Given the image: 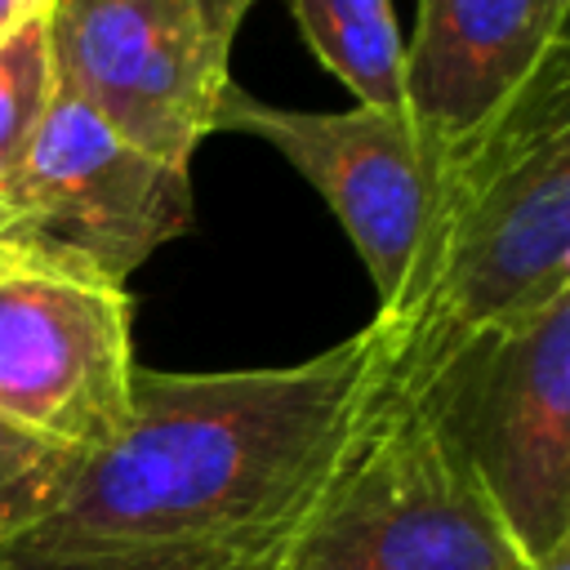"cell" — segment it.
Masks as SVG:
<instances>
[{
	"label": "cell",
	"mask_w": 570,
	"mask_h": 570,
	"mask_svg": "<svg viewBox=\"0 0 570 570\" xmlns=\"http://www.w3.org/2000/svg\"><path fill=\"white\" fill-rule=\"evenodd\" d=\"M49 13V0H0V45Z\"/></svg>",
	"instance_id": "obj_14"
},
{
	"label": "cell",
	"mask_w": 570,
	"mask_h": 570,
	"mask_svg": "<svg viewBox=\"0 0 570 570\" xmlns=\"http://www.w3.org/2000/svg\"><path fill=\"white\" fill-rule=\"evenodd\" d=\"M76 459L80 454H67L0 423V543L45 517Z\"/></svg>",
	"instance_id": "obj_12"
},
{
	"label": "cell",
	"mask_w": 570,
	"mask_h": 570,
	"mask_svg": "<svg viewBox=\"0 0 570 570\" xmlns=\"http://www.w3.org/2000/svg\"><path fill=\"white\" fill-rule=\"evenodd\" d=\"M218 129L263 138L307 178L374 281V321L401 325L432 272L454 151L419 129L405 107L387 111L356 102L347 111H303L249 98L236 85L218 98L214 134Z\"/></svg>",
	"instance_id": "obj_5"
},
{
	"label": "cell",
	"mask_w": 570,
	"mask_h": 570,
	"mask_svg": "<svg viewBox=\"0 0 570 570\" xmlns=\"http://www.w3.org/2000/svg\"><path fill=\"white\" fill-rule=\"evenodd\" d=\"M570 0H419L405 111L441 147L481 138L566 45Z\"/></svg>",
	"instance_id": "obj_9"
},
{
	"label": "cell",
	"mask_w": 570,
	"mask_h": 570,
	"mask_svg": "<svg viewBox=\"0 0 570 570\" xmlns=\"http://www.w3.org/2000/svg\"><path fill=\"white\" fill-rule=\"evenodd\" d=\"M196 4H200V18H205L214 45H218L223 53H232V40H236L245 13H249L258 0H196Z\"/></svg>",
	"instance_id": "obj_13"
},
{
	"label": "cell",
	"mask_w": 570,
	"mask_h": 570,
	"mask_svg": "<svg viewBox=\"0 0 570 570\" xmlns=\"http://www.w3.org/2000/svg\"><path fill=\"white\" fill-rule=\"evenodd\" d=\"M9 236L125 285L165 240L191 227V169L111 134L71 94L49 89L45 116L0 191Z\"/></svg>",
	"instance_id": "obj_7"
},
{
	"label": "cell",
	"mask_w": 570,
	"mask_h": 570,
	"mask_svg": "<svg viewBox=\"0 0 570 570\" xmlns=\"http://www.w3.org/2000/svg\"><path fill=\"white\" fill-rule=\"evenodd\" d=\"M258 570H525V557L383 352L325 481Z\"/></svg>",
	"instance_id": "obj_3"
},
{
	"label": "cell",
	"mask_w": 570,
	"mask_h": 570,
	"mask_svg": "<svg viewBox=\"0 0 570 570\" xmlns=\"http://www.w3.org/2000/svg\"><path fill=\"white\" fill-rule=\"evenodd\" d=\"M387 374L419 401L525 561L570 543V294L468 334L414 374Z\"/></svg>",
	"instance_id": "obj_4"
},
{
	"label": "cell",
	"mask_w": 570,
	"mask_h": 570,
	"mask_svg": "<svg viewBox=\"0 0 570 570\" xmlns=\"http://www.w3.org/2000/svg\"><path fill=\"white\" fill-rule=\"evenodd\" d=\"M45 45L53 89L129 147L191 169L232 85L196 0H49Z\"/></svg>",
	"instance_id": "obj_8"
},
{
	"label": "cell",
	"mask_w": 570,
	"mask_h": 570,
	"mask_svg": "<svg viewBox=\"0 0 570 570\" xmlns=\"http://www.w3.org/2000/svg\"><path fill=\"white\" fill-rule=\"evenodd\" d=\"M570 294V53L463 151L428 285L387 334V370L414 374L468 334Z\"/></svg>",
	"instance_id": "obj_2"
},
{
	"label": "cell",
	"mask_w": 570,
	"mask_h": 570,
	"mask_svg": "<svg viewBox=\"0 0 570 570\" xmlns=\"http://www.w3.org/2000/svg\"><path fill=\"white\" fill-rule=\"evenodd\" d=\"M289 13L361 107H405V40L392 0H289Z\"/></svg>",
	"instance_id": "obj_10"
},
{
	"label": "cell",
	"mask_w": 570,
	"mask_h": 570,
	"mask_svg": "<svg viewBox=\"0 0 570 570\" xmlns=\"http://www.w3.org/2000/svg\"><path fill=\"white\" fill-rule=\"evenodd\" d=\"M134 298L85 263L0 232V423L89 454L129 414Z\"/></svg>",
	"instance_id": "obj_6"
},
{
	"label": "cell",
	"mask_w": 570,
	"mask_h": 570,
	"mask_svg": "<svg viewBox=\"0 0 570 570\" xmlns=\"http://www.w3.org/2000/svg\"><path fill=\"white\" fill-rule=\"evenodd\" d=\"M49 89H53V76H49L45 18H36L13 40L0 45V191L45 116Z\"/></svg>",
	"instance_id": "obj_11"
},
{
	"label": "cell",
	"mask_w": 570,
	"mask_h": 570,
	"mask_svg": "<svg viewBox=\"0 0 570 570\" xmlns=\"http://www.w3.org/2000/svg\"><path fill=\"white\" fill-rule=\"evenodd\" d=\"M525 570H570V543H561V548H552V552L525 561Z\"/></svg>",
	"instance_id": "obj_15"
},
{
	"label": "cell",
	"mask_w": 570,
	"mask_h": 570,
	"mask_svg": "<svg viewBox=\"0 0 570 570\" xmlns=\"http://www.w3.org/2000/svg\"><path fill=\"white\" fill-rule=\"evenodd\" d=\"M383 352L370 321L298 365H138L120 428L0 543V570H258L325 481Z\"/></svg>",
	"instance_id": "obj_1"
}]
</instances>
